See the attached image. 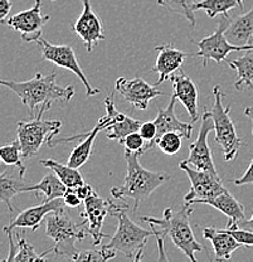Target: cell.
<instances>
[{"label": "cell", "mask_w": 253, "mask_h": 262, "mask_svg": "<svg viewBox=\"0 0 253 262\" xmlns=\"http://www.w3.org/2000/svg\"><path fill=\"white\" fill-rule=\"evenodd\" d=\"M244 114L247 115V116L251 119L252 121V126H253V106H251V107H247L246 110H244ZM252 135H253V127H252Z\"/></svg>", "instance_id": "f6af8a7d"}, {"label": "cell", "mask_w": 253, "mask_h": 262, "mask_svg": "<svg viewBox=\"0 0 253 262\" xmlns=\"http://www.w3.org/2000/svg\"><path fill=\"white\" fill-rule=\"evenodd\" d=\"M236 7H241L238 0H200L194 5V10H204L209 18H216L217 15H225L229 10L235 9Z\"/></svg>", "instance_id": "f1b7e54d"}, {"label": "cell", "mask_w": 253, "mask_h": 262, "mask_svg": "<svg viewBox=\"0 0 253 262\" xmlns=\"http://www.w3.org/2000/svg\"><path fill=\"white\" fill-rule=\"evenodd\" d=\"M125 147V151L130 152H139L140 155L144 154V147L146 145V141L144 140V138L141 136V134L139 131L136 133L130 134V135L126 136L124 144H122Z\"/></svg>", "instance_id": "d590c367"}, {"label": "cell", "mask_w": 253, "mask_h": 262, "mask_svg": "<svg viewBox=\"0 0 253 262\" xmlns=\"http://www.w3.org/2000/svg\"><path fill=\"white\" fill-rule=\"evenodd\" d=\"M238 226L241 228L244 229H249V231H253V215L251 220H243L238 223Z\"/></svg>", "instance_id": "ee69618b"}, {"label": "cell", "mask_w": 253, "mask_h": 262, "mask_svg": "<svg viewBox=\"0 0 253 262\" xmlns=\"http://www.w3.org/2000/svg\"><path fill=\"white\" fill-rule=\"evenodd\" d=\"M227 229L231 234L239 242L242 246L251 247L253 246V231L241 228L238 223H227Z\"/></svg>", "instance_id": "e575fe53"}, {"label": "cell", "mask_w": 253, "mask_h": 262, "mask_svg": "<svg viewBox=\"0 0 253 262\" xmlns=\"http://www.w3.org/2000/svg\"><path fill=\"white\" fill-rule=\"evenodd\" d=\"M231 23L229 15L225 14L218 21L216 31L212 33L208 37L203 38V39L195 42L198 46L199 51L194 53L193 56L200 57L203 61V64L206 66L209 61H214L216 63L225 61L227 56L231 52H238V51H249L253 48V45L247 46H237L231 43L225 37V31H227L228 26Z\"/></svg>", "instance_id": "30bf717a"}, {"label": "cell", "mask_w": 253, "mask_h": 262, "mask_svg": "<svg viewBox=\"0 0 253 262\" xmlns=\"http://www.w3.org/2000/svg\"><path fill=\"white\" fill-rule=\"evenodd\" d=\"M149 226L155 231V237H156V244H157V251H159V256H157L156 262H170L169 261L167 252H165L164 247V238L165 237L160 233L159 229H156V226L152 225V223H149Z\"/></svg>", "instance_id": "74e56055"}, {"label": "cell", "mask_w": 253, "mask_h": 262, "mask_svg": "<svg viewBox=\"0 0 253 262\" xmlns=\"http://www.w3.org/2000/svg\"><path fill=\"white\" fill-rule=\"evenodd\" d=\"M127 169L124 184L121 187L111 188V194L115 199L131 198L134 201V212L141 202L146 201L155 190L170 179V176L163 171H151L144 168L139 162L141 157L139 152L125 151Z\"/></svg>", "instance_id": "7a4b0ae2"}, {"label": "cell", "mask_w": 253, "mask_h": 262, "mask_svg": "<svg viewBox=\"0 0 253 262\" xmlns=\"http://www.w3.org/2000/svg\"><path fill=\"white\" fill-rule=\"evenodd\" d=\"M183 135L175 131H169L163 134L156 140L155 145L162 150V152L167 155H175L180 151L183 145Z\"/></svg>", "instance_id": "836d02e7"}, {"label": "cell", "mask_w": 253, "mask_h": 262, "mask_svg": "<svg viewBox=\"0 0 253 262\" xmlns=\"http://www.w3.org/2000/svg\"><path fill=\"white\" fill-rule=\"evenodd\" d=\"M139 133L141 134L144 140L146 141V145L144 147V152L152 149V147H154V141H155V138H156V133H157L155 122L154 121L143 122L140 129H139Z\"/></svg>", "instance_id": "8d00e7d4"}, {"label": "cell", "mask_w": 253, "mask_h": 262, "mask_svg": "<svg viewBox=\"0 0 253 262\" xmlns=\"http://www.w3.org/2000/svg\"><path fill=\"white\" fill-rule=\"evenodd\" d=\"M45 234L54 242L52 252L70 261L80 251L76 247V242L83 239L87 231L82 222H73L66 209H63L51 213L45 218Z\"/></svg>", "instance_id": "277c9868"}, {"label": "cell", "mask_w": 253, "mask_h": 262, "mask_svg": "<svg viewBox=\"0 0 253 262\" xmlns=\"http://www.w3.org/2000/svg\"><path fill=\"white\" fill-rule=\"evenodd\" d=\"M179 168L187 174L190 180V184H192L190 190L184 196L186 204L190 206L194 203H203L204 201H208V199L227 192L225 187L222 184L219 176H213L208 171L197 170L188 165L186 160L179 164Z\"/></svg>", "instance_id": "8fae6325"}, {"label": "cell", "mask_w": 253, "mask_h": 262, "mask_svg": "<svg viewBox=\"0 0 253 262\" xmlns=\"http://www.w3.org/2000/svg\"><path fill=\"white\" fill-rule=\"evenodd\" d=\"M239 3H241V7H242V9H243V0H238Z\"/></svg>", "instance_id": "c3c4849f"}, {"label": "cell", "mask_w": 253, "mask_h": 262, "mask_svg": "<svg viewBox=\"0 0 253 262\" xmlns=\"http://www.w3.org/2000/svg\"><path fill=\"white\" fill-rule=\"evenodd\" d=\"M39 47L40 52H42L43 58L47 59V61L52 62L56 66L61 68H66V70L71 71V72L75 73L81 82L83 83L84 89H86V96L91 97L95 96L100 92L99 89H95L91 86L89 81L87 80V77L84 76L82 68H81L80 63H78V59L76 57L75 49L68 45H52V43L47 42L44 38H39V39L35 42Z\"/></svg>", "instance_id": "7c38bea8"}, {"label": "cell", "mask_w": 253, "mask_h": 262, "mask_svg": "<svg viewBox=\"0 0 253 262\" xmlns=\"http://www.w3.org/2000/svg\"><path fill=\"white\" fill-rule=\"evenodd\" d=\"M214 103L212 107V119L214 122V141L222 147L224 152V159L227 162H233L238 155L242 146V139L237 134L236 126L229 116L231 106L223 105V98L225 97L224 92L220 87H213Z\"/></svg>", "instance_id": "52a82bcc"}, {"label": "cell", "mask_w": 253, "mask_h": 262, "mask_svg": "<svg viewBox=\"0 0 253 262\" xmlns=\"http://www.w3.org/2000/svg\"><path fill=\"white\" fill-rule=\"evenodd\" d=\"M72 29L81 38L88 52H92L100 40L105 39L102 20L94 12L91 0H82V12L72 24Z\"/></svg>", "instance_id": "2e32d148"}, {"label": "cell", "mask_w": 253, "mask_h": 262, "mask_svg": "<svg viewBox=\"0 0 253 262\" xmlns=\"http://www.w3.org/2000/svg\"><path fill=\"white\" fill-rule=\"evenodd\" d=\"M50 108L51 105L42 106L34 119L18 122V139L26 159L35 157L43 144L47 143L48 145L62 129L59 120H43V115Z\"/></svg>", "instance_id": "8992f818"}, {"label": "cell", "mask_w": 253, "mask_h": 262, "mask_svg": "<svg viewBox=\"0 0 253 262\" xmlns=\"http://www.w3.org/2000/svg\"><path fill=\"white\" fill-rule=\"evenodd\" d=\"M18 251L17 255H15L14 262H47L44 260V256L52 252V247L48 248L47 251H44L43 253H38L35 251V248L32 245H29L26 241L24 237H20L18 234Z\"/></svg>", "instance_id": "1f68e13d"}, {"label": "cell", "mask_w": 253, "mask_h": 262, "mask_svg": "<svg viewBox=\"0 0 253 262\" xmlns=\"http://www.w3.org/2000/svg\"><path fill=\"white\" fill-rule=\"evenodd\" d=\"M39 164L44 168L50 169L51 171H53L59 179L63 182V184L66 185L68 189H76L80 185L84 184V178L82 174L78 171V169L72 168L67 164L63 165L62 163L57 162L54 159H42L39 160Z\"/></svg>", "instance_id": "484cf974"}, {"label": "cell", "mask_w": 253, "mask_h": 262, "mask_svg": "<svg viewBox=\"0 0 253 262\" xmlns=\"http://www.w3.org/2000/svg\"><path fill=\"white\" fill-rule=\"evenodd\" d=\"M143 257H144V248H141L136 256L134 257V262H143Z\"/></svg>", "instance_id": "bcb514c9"}, {"label": "cell", "mask_w": 253, "mask_h": 262, "mask_svg": "<svg viewBox=\"0 0 253 262\" xmlns=\"http://www.w3.org/2000/svg\"><path fill=\"white\" fill-rule=\"evenodd\" d=\"M40 9L42 0H35L33 8L9 16L4 24L20 33L24 42H37L39 38H42L43 27L51 19L50 15H43Z\"/></svg>", "instance_id": "5bb4252c"}, {"label": "cell", "mask_w": 253, "mask_h": 262, "mask_svg": "<svg viewBox=\"0 0 253 262\" xmlns=\"http://www.w3.org/2000/svg\"><path fill=\"white\" fill-rule=\"evenodd\" d=\"M105 107L106 114L99 120L96 126L91 131H87V133L82 134H76V135L67 136V138L58 139V140L53 139L48 144V146L53 147L61 143H72V141L77 140V139H81L82 141L72 150L70 158H68V165L75 169H80L81 166L88 162L92 152H94V144L97 134L102 130H107L116 121V119H118V116L120 115V111L115 106V94H111L110 96L105 98Z\"/></svg>", "instance_id": "5b68a950"}, {"label": "cell", "mask_w": 253, "mask_h": 262, "mask_svg": "<svg viewBox=\"0 0 253 262\" xmlns=\"http://www.w3.org/2000/svg\"><path fill=\"white\" fill-rule=\"evenodd\" d=\"M28 185V183L24 182L23 177L17 178L8 171L2 173V176H0V198L7 204L8 211L10 213L14 211L12 206V201L14 199V196L20 194V193H27Z\"/></svg>", "instance_id": "4316f807"}, {"label": "cell", "mask_w": 253, "mask_h": 262, "mask_svg": "<svg viewBox=\"0 0 253 262\" xmlns=\"http://www.w3.org/2000/svg\"><path fill=\"white\" fill-rule=\"evenodd\" d=\"M228 66L237 72L235 89L237 91H243L246 87L253 84V48L246 51V53L233 61H227Z\"/></svg>", "instance_id": "d4e9b609"}, {"label": "cell", "mask_w": 253, "mask_h": 262, "mask_svg": "<svg viewBox=\"0 0 253 262\" xmlns=\"http://www.w3.org/2000/svg\"><path fill=\"white\" fill-rule=\"evenodd\" d=\"M202 204H208L213 208L218 209L223 214L228 217V223H239L241 221L246 220V213H244V206L238 202L231 194L229 192H224L222 194L214 196V198L204 201Z\"/></svg>", "instance_id": "603a6c76"}, {"label": "cell", "mask_w": 253, "mask_h": 262, "mask_svg": "<svg viewBox=\"0 0 253 262\" xmlns=\"http://www.w3.org/2000/svg\"><path fill=\"white\" fill-rule=\"evenodd\" d=\"M155 51H156L157 57L155 66L151 68V71L159 73V78H157L156 83L154 84L156 87L164 83L174 73L178 72L184 62H186L187 57L192 56L190 53H187V52L174 47L171 43L157 46Z\"/></svg>", "instance_id": "ac0fdd59"}, {"label": "cell", "mask_w": 253, "mask_h": 262, "mask_svg": "<svg viewBox=\"0 0 253 262\" xmlns=\"http://www.w3.org/2000/svg\"><path fill=\"white\" fill-rule=\"evenodd\" d=\"M66 207L63 198H57L51 202H42L38 206L31 207L19 213L9 223V226L4 227V232L13 231L14 228H31L32 231H37L51 213L63 211Z\"/></svg>", "instance_id": "e0dca14e"}, {"label": "cell", "mask_w": 253, "mask_h": 262, "mask_svg": "<svg viewBox=\"0 0 253 262\" xmlns=\"http://www.w3.org/2000/svg\"><path fill=\"white\" fill-rule=\"evenodd\" d=\"M57 73H37L33 78L27 81H7L2 80V86L7 87L10 91L15 92L23 105L28 108L31 116H34L37 107L52 105L56 101L70 102L75 96V87H61L56 82Z\"/></svg>", "instance_id": "6da1fadb"}, {"label": "cell", "mask_w": 253, "mask_h": 262, "mask_svg": "<svg viewBox=\"0 0 253 262\" xmlns=\"http://www.w3.org/2000/svg\"><path fill=\"white\" fill-rule=\"evenodd\" d=\"M75 192L77 193V195L80 196V198L84 202L87 198H89V196L94 194L95 190H94V188L91 187V185L87 184V183H84V184L80 185V187H78V188H76Z\"/></svg>", "instance_id": "b9f144b4"}, {"label": "cell", "mask_w": 253, "mask_h": 262, "mask_svg": "<svg viewBox=\"0 0 253 262\" xmlns=\"http://www.w3.org/2000/svg\"><path fill=\"white\" fill-rule=\"evenodd\" d=\"M203 237L213 246L214 261L225 262L231 260L233 252L241 247V244L227 231L216 227H205L202 229Z\"/></svg>", "instance_id": "44dd1931"}, {"label": "cell", "mask_w": 253, "mask_h": 262, "mask_svg": "<svg viewBox=\"0 0 253 262\" xmlns=\"http://www.w3.org/2000/svg\"><path fill=\"white\" fill-rule=\"evenodd\" d=\"M68 188L53 171L43 177V179L37 184L27 187V192H35L37 194L42 193V202H51L57 198H63Z\"/></svg>", "instance_id": "cb8c5ba5"}, {"label": "cell", "mask_w": 253, "mask_h": 262, "mask_svg": "<svg viewBox=\"0 0 253 262\" xmlns=\"http://www.w3.org/2000/svg\"><path fill=\"white\" fill-rule=\"evenodd\" d=\"M236 185H246V184H253V160L249 164L248 169L246 170V173L241 177V178L233 180Z\"/></svg>", "instance_id": "ab89813d"}, {"label": "cell", "mask_w": 253, "mask_h": 262, "mask_svg": "<svg viewBox=\"0 0 253 262\" xmlns=\"http://www.w3.org/2000/svg\"><path fill=\"white\" fill-rule=\"evenodd\" d=\"M8 234V241H9V253H8V257L5 258L3 262H14L15 260V255H17V245H15L14 239H13V233L12 231L5 232Z\"/></svg>", "instance_id": "60d3db41"}, {"label": "cell", "mask_w": 253, "mask_h": 262, "mask_svg": "<svg viewBox=\"0 0 253 262\" xmlns=\"http://www.w3.org/2000/svg\"><path fill=\"white\" fill-rule=\"evenodd\" d=\"M63 201L66 203L67 207L70 208H77V207L81 206L82 203V199L77 195V193L75 192V189H68L66 195L63 196Z\"/></svg>", "instance_id": "f35d334b"}, {"label": "cell", "mask_w": 253, "mask_h": 262, "mask_svg": "<svg viewBox=\"0 0 253 262\" xmlns=\"http://www.w3.org/2000/svg\"><path fill=\"white\" fill-rule=\"evenodd\" d=\"M141 124L143 122L140 120L132 119L131 116L120 113L116 121L106 130L107 131V138L111 140H116L120 144H124L126 136L139 131Z\"/></svg>", "instance_id": "83f0119b"}, {"label": "cell", "mask_w": 253, "mask_h": 262, "mask_svg": "<svg viewBox=\"0 0 253 262\" xmlns=\"http://www.w3.org/2000/svg\"><path fill=\"white\" fill-rule=\"evenodd\" d=\"M212 130H214V122L211 111H204L199 134L197 139L189 145V155L186 159V163L197 170L208 171L213 176H219L208 144V135Z\"/></svg>", "instance_id": "4fadbf2b"}, {"label": "cell", "mask_w": 253, "mask_h": 262, "mask_svg": "<svg viewBox=\"0 0 253 262\" xmlns=\"http://www.w3.org/2000/svg\"><path fill=\"white\" fill-rule=\"evenodd\" d=\"M225 37L237 46L253 45V7L244 14L231 19Z\"/></svg>", "instance_id": "7402d4cb"}, {"label": "cell", "mask_w": 253, "mask_h": 262, "mask_svg": "<svg viewBox=\"0 0 253 262\" xmlns=\"http://www.w3.org/2000/svg\"><path fill=\"white\" fill-rule=\"evenodd\" d=\"M252 43H253V42H252Z\"/></svg>", "instance_id": "f907efd6"}, {"label": "cell", "mask_w": 253, "mask_h": 262, "mask_svg": "<svg viewBox=\"0 0 253 262\" xmlns=\"http://www.w3.org/2000/svg\"><path fill=\"white\" fill-rule=\"evenodd\" d=\"M12 0H0V21L4 24L7 16L12 9Z\"/></svg>", "instance_id": "7bdbcfd3"}, {"label": "cell", "mask_w": 253, "mask_h": 262, "mask_svg": "<svg viewBox=\"0 0 253 262\" xmlns=\"http://www.w3.org/2000/svg\"><path fill=\"white\" fill-rule=\"evenodd\" d=\"M200 0H157L160 7L165 8L170 13L183 15L192 27H195V10L194 5Z\"/></svg>", "instance_id": "f546056e"}, {"label": "cell", "mask_w": 253, "mask_h": 262, "mask_svg": "<svg viewBox=\"0 0 253 262\" xmlns=\"http://www.w3.org/2000/svg\"><path fill=\"white\" fill-rule=\"evenodd\" d=\"M193 208L189 204L184 206L178 212H174L173 208H167L163 213L162 218L156 217H140L144 222L154 223L160 227V233L164 237H170L173 244L184 252L190 262H198L195 253L204 250L203 245L195 238L190 226V215Z\"/></svg>", "instance_id": "3957f363"}, {"label": "cell", "mask_w": 253, "mask_h": 262, "mask_svg": "<svg viewBox=\"0 0 253 262\" xmlns=\"http://www.w3.org/2000/svg\"><path fill=\"white\" fill-rule=\"evenodd\" d=\"M125 211L126 209L111 213V215L118 220V229L111 237L110 242L103 245L102 247L122 253L127 258H134L136 253L144 248L148 239L155 236V231L152 228L150 231L141 228L127 217Z\"/></svg>", "instance_id": "ba28073f"}, {"label": "cell", "mask_w": 253, "mask_h": 262, "mask_svg": "<svg viewBox=\"0 0 253 262\" xmlns=\"http://www.w3.org/2000/svg\"><path fill=\"white\" fill-rule=\"evenodd\" d=\"M115 89L126 102L141 111L148 108L151 100L159 96H165L164 92L157 90L156 86H151L143 78L120 77L116 80Z\"/></svg>", "instance_id": "9a60e30c"}, {"label": "cell", "mask_w": 253, "mask_h": 262, "mask_svg": "<svg viewBox=\"0 0 253 262\" xmlns=\"http://www.w3.org/2000/svg\"><path fill=\"white\" fill-rule=\"evenodd\" d=\"M84 209L80 213V217L82 220L83 226L86 227L87 233L91 236L92 244L94 246L100 245L105 238H108V234L103 233L102 227L105 218L111 213L121 209H129V206L124 201L121 203H115L108 199H103L94 193L89 198H87L83 202Z\"/></svg>", "instance_id": "9c48e42d"}, {"label": "cell", "mask_w": 253, "mask_h": 262, "mask_svg": "<svg viewBox=\"0 0 253 262\" xmlns=\"http://www.w3.org/2000/svg\"><path fill=\"white\" fill-rule=\"evenodd\" d=\"M206 253H208V257H209V262H216V261H214V260H212V257H211V256H209V252H206Z\"/></svg>", "instance_id": "7dc6e473"}, {"label": "cell", "mask_w": 253, "mask_h": 262, "mask_svg": "<svg viewBox=\"0 0 253 262\" xmlns=\"http://www.w3.org/2000/svg\"><path fill=\"white\" fill-rule=\"evenodd\" d=\"M176 98L174 95H171L170 102H169L168 107L165 108H159V113H157L156 119L154 120L155 125H156V138H155V143H156L157 139L163 135V134L169 133V131H175V133H179L183 135L184 139H190L193 134V126L192 124H188V122H183L176 117L175 111V102Z\"/></svg>", "instance_id": "ffe728a7"}, {"label": "cell", "mask_w": 253, "mask_h": 262, "mask_svg": "<svg viewBox=\"0 0 253 262\" xmlns=\"http://www.w3.org/2000/svg\"><path fill=\"white\" fill-rule=\"evenodd\" d=\"M0 158L2 162L8 166H17L19 169V176L23 177L26 176V166H24L21 158H23V152H21V145L20 141L17 138L14 141H12L8 145H4L0 147Z\"/></svg>", "instance_id": "4dcf8cb0"}, {"label": "cell", "mask_w": 253, "mask_h": 262, "mask_svg": "<svg viewBox=\"0 0 253 262\" xmlns=\"http://www.w3.org/2000/svg\"><path fill=\"white\" fill-rule=\"evenodd\" d=\"M52 2H54V0H52Z\"/></svg>", "instance_id": "681fc988"}, {"label": "cell", "mask_w": 253, "mask_h": 262, "mask_svg": "<svg viewBox=\"0 0 253 262\" xmlns=\"http://www.w3.org/2000/svg\"><path fill=\"white\" fill-rule=\"evenodd\" d=\"M170 81L174 89L173 95L183 103L192 122H197L200 117L199 110H198L199 92H198L197 84L186 72H183V70H179L178 72L174 73L170 77Z\"/></svg>", "instance_id": "d6986e66"}, {"label": "cell", "mask_w": 253, "mask_h": 262, "mask_svg": "<svg viewBox=\"0 0 253 262\" xmlns=\"http://www.w3.org/2000/svg\"><path fill=\"white\" fill-rule=\"evenodd\" d=\"M116 251L110 248L101 247V250H82L78 251L77 255L71 258L70 262H107L115 258Z\"/></svg>", "instance_id": "d6a6232c"}]
</instances>
